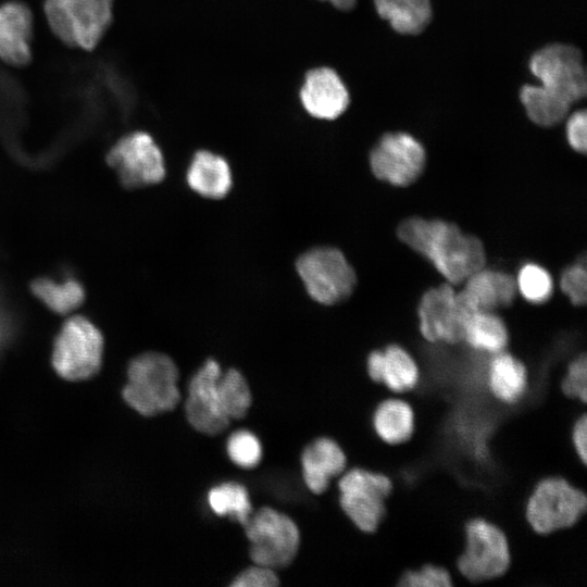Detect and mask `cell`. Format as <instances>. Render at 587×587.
<instances>
[{"instance_id": "cell-7", "label": "cell", "mask_w": 587, "mask_h": 587, "mask_svg": "<svg viewBox=\"0 0 587 587\" xmlns=\"http://www.w3.org/2000/svg\"><path fill=\"white\" fill-rule=\"evenodd\" d=\"M296 268L307 292L324 305L339 303L352 294L357 278L345 254L333 247H317L301 254Z\"/></svg>"}, {"instance_id": "cell-5", "label": "cell", "mask_w": 587, "mask_h": 587, "mask_svg": "<svg viewBox=\"0 0 587 587\" xmlns=\"http://www.w3.org/2000/svg\"><path fill=\"white\" fill-rule=\"evenodd\" d=\"M587 513V492L559 476L541 478L527 498L525 516L540 534L575 524Z\"/></svg>"}, {"instance_id": "cell-33", "label": "cell", "mask_w": 587, "mask_h": 587, "mask_svg": "<svg viewBox=\"0 0 587 587\" xmlns=\"http://www.w3.org/2000/svg\"><path fill=\"white\" fill-rule=\"evenodd\" d=\"M562 291L575 305L586 302L587 273L584 263H575L564 270L560 279Z\"/></svg>"}, {"instance_id": "cell-16", "label": "cell", "mask_w": 587, "mask_h": 587, "mask_svg": "<svg viewBox=\"0 0 587 587\" xmlns=\"http://www.w3.org/2000/svg\"><path fill=\"white\" fill-rule=\"evenodd\" d=\"M365 371L372 382L383 384L400 398L415 388L421 375L416 360L398 344L371 351Z\"/></svg>"}, {"instance_id": "cell-3", "label": "cell", "mask_w": 587, "mask_h": 587, "mask_svg": "<svg viewBox=\"0 0 587 587\" xmlns=\"http://www.w3.org/2000/svg\"><path fill=\"white\" fill-rule=\"evenodd\" d=\"M510 560L501 528L480 517L466 522L464 548L455 563L461 586H491L507 572Z\"/></svg>"}, {"instance_id": "cell-25", "label": "cell", "mask_w": 587, "mask_h": 587, "mask_svg": "<svg viewBox=\"0 0 587 587\" xmlns=\"http://www.w3.org/2000/svg\"><path fill=\"white\" fill-rule=\"evenodd\" d=\"M520 100L528 118L538 126L553 127L570 114L572 104L542 85H524Z\"/></svg>"}, {"instance_id": "cell-10", "label": "cell", "mask_w": 587, "mask_h": 587, "mask_svg": "<svg viewBox=\"0 0 587 587\" xmlns=\"http://www.w3.org/2000/svg\"><path fill=\"white\" fill-rule=\"evenodd\" d=\"M528 66L540 85L560 95L572 105L585 98L586 70L577 47L562 42L549 43L533 53Z\"/></svg>"}, {"instance_id": "cell-30", "label": "cell", "mask_w": 587, "mask_h": 587, "mask_svg": "<svg viewBox=\"0 0 587 587\" xmlns=\"http://www.w3.org/2000/svg\"><path fill=\"white\" fill-rule=\"evenodd\" d=\"M226 449L229 459L245 469L258 465L262 458L261 444L249 430L241 429L233 433L227 440Z\"/></svg>"}, {"instance_id": "cell-26", "label": "cell", "mask_w": 587, "mask_h": 587, "mask_svg": "<svg viewBox=\"0 0 587 587\" xmlns=\"http://www.w3.org/2000/svg\"><path fill=\"white\" fill-rule=\"evenodd\" d=\"M32 290L49 309L59 314L74 311L84 300V289L73 278L62 282L39 278L32 284Z\"/></svg>"}, {"instance_id": "cell-22", "label": "cell", "mask_w": 587, "mask_h": 587, "mask_svg": "<svg viewBox=\"0 0 587 587\" xmlns=\"http://www.w3.org/2000/svg\"><path fill=\"white\" fill-rule=\"evenodd\" d=\"M371 421L376 436L388 445L403 444L414 432L413 409L400 397H388L379 401Z\"/></svg>"}, {"instance_id": "cell-17", "label": "cell", "mask_w": 587, "mask_h": 587, "mask_svg": "<svg viewBox=\"0 0 587 587\" xmlns=\"http://www.w3.org/2000/svg\"><path fill=\"white\" fill-rule=\"evenodd\" d=\"M458 292L472 312L491 311L510 305L517 291L515 279L503 272L480 268L465 282Z\"/></svg>"}, {"instance_id": "cell-6", "label": "cell", "mask_w": 587, "mask_h": 587, "mask_svg": "<svg viewBox=\"0 0 587 587\" xmlns=\"http://www.w3.org/2000/svg\"><path fill=\"white\" fill-rule=\"evenodd\" d=\"M391 479L379 472L353 466L338 480L339 504L345 515L361 532L373 533L386 515Z\"/></svg>"}, {"instance_id": "cell-32", "label": "cell", "mask_w": 587, "mask_h": 587, "mask_svg": "<svg viewBox=\"0 0 587 587\" xmlns=\"http://www.w3.org/2000/svg\"><path fill=\"white\" fill-rule=\"evenodd\" d=\"M397 587H454L450 572L440 565L423 564L419 569L405 571Z\"/></svg>"}, {"instance_id": "cell-27", "label": "cell", "mask_w": 587, "mask_h": 587, "mask_svg": "<svg viewBox=\"0 0 587 587\" xmlns=\"http://www.w3.org/2000/svg\"><path fill=\"white\" fill-rule=\"evenodd\" d=\"M208 501L217 515H230L242 526L252 513L248 490L238 483L228 482L213 487L208 494Z\"/></svg>"}, {"instance_id": "cell-2", "label": "cell", "mask_w": 587, "mask_h": 587, "mask_svg": "<svg viewBox=\"0 0 587 587\" xmlns=\"http://www.w3.org/2000/svg\"><path fill=\"white\" fill-rule=\"evenodd\" d=\"M178 370L174 361L161 352H146L128 365L123 398L138 413L152 416L173 410L180 398Z\"/></svg>"}, {"instance_id": "cell-37", "label": "cell", "mask_w": 587, "mask_h": 587, "mask_svg": "<svg viewBox=\"0 0 587 587\" xmlns=\"http://www.w3.org/2000/svg\"><path fill=\"white\" fill-rule=\"evenodd\" d=\"M321 1L329 2L334 8L340 11H350L357 4V0H321Z\"/></svg>"}, {"instance_id": "cell-31", "label": "cell", "mask_w": 587, "mask_h": 587, "mask_svg": "<svg viewBox=\"0 0 587 587\" xmlns=\"http://www.w3.org/2000/svg\"><path fill=\"white\" fill-rule=\"evenodd\" d=\"M561 391L571 399L587 403V358L580 352L572 358L561 379Z\"/></svg>"}, {"instance_id": "cell-24", "label": "cell", "mask_w": 587, "mask_h": 587, "mask_svg": "<svg viewBox=\"0 0 587 587\" xmlns=\"http://www.w3.org/2000/svg\"><path fill=\"white\" fill-rule=\"evenodd\" d=\"M463 342L472 350L495 354L509 345L508 328L498 315L491 311H476L469 316Z\"/></svg>"}, {"instance_id": "cell-13", "label": "cell", "mask_w": 587, "mask_h": 587, "mask_svg": "<svg viewBox=\"0 0 587 587\" xmlns=\"http://www.w3.org/2000/svg\"><path fill=\"white\" fill-rule=\"evenodd\" d=\"M426 153L423 145L404 132L387 133L370 153L373 174L394 186H409L423 173Z\"/></svg>"}, {"instance_id": "cell-28", "label": "cell", "mask_w": 587, "mask_h": 587, "mask_svg": "<svg viewBox=\"0 0 587 587\" xmlns=\"http://www.w3.org/2000/svg\"><path fill=\"white\" fill-rule=\"evenodd\" d=\"M218 383L229 420L243 417L251 404L250 388L243 375L236 369H229L222 372Z\"/></svg>"}, {"instance_id": "cell-15", "label": "cell", "mask_w": 587, "mask_h": 587, "mask_svg": "<svg viewBox=\"0 0 587 587\" xmlns=\"http://www.w3.org/2000/svg\"><path fill=\"white\" fill-rule=\"evenodd\" d=\"M299 97L309 115L325 121L339 117L350 103L345 83L338 73L328 66L314 67L307 72Z\"/></svg>"}, {"instance_id": "cell-8", "label": "cell", "mask_w": 587, "mask_h": 587, "mask_svg": "<svg viewBox=\"0 0 587 587\" xmlns=\"http://www.w3.org/2000/svg\"><path fill=\"white\" fill-rule=\"evenodd\" d=\"M251 542L250 558L254 564L273 570L289 565L300 545L296 523L286 514L263 507L243 525Z\"/></svg>"}, {"instance_id": "cell-9", "label": "cell", "mask_w": 587, "mask_h": 587, "mask_svg": "<svg viewBox=\"0 0 587 587\" xmlns=\"http://www.w3.org/2000/svg\"><path fill=\"white\" fill-rule=\"evenodd\" d=\"M103 339L99 329L83 316L68 319L60 329L52 352L57 373L68 380H83L100 369Z\"/></svg>"}, {"instance_id": "cell-4", "label": "cell", "mask_w": 587, "mask_h": 587, "mask_svg": "<svg viewBox=\"0 0 587 587\" xmlns=\"http://www.w3.org/2000/svg\"><path fill=\"white\" fill-rule=\"evenodd\" d=\"M113 0H45L43 11L54 35L64 43L92 50L112 21Z\"/></svg>"}, {"instance_id": "cell-14", "label": "cell", "mask_w": 587, "mask_h": 587, "mask_svg": "<svg viewBox=\"0 0 587 587\" xmlns=\"http://www.w3.org/2000/svg\"><path fill=\"white\" fill-rule=\"evenodd\" d=\"M221 374L220 364L214 359L207 360L190 379L185 403L190 425L211 436L222 433L230 423L218 383Z\"/></svg>"}, {"instance_id": "cell-21", "label": "cell", "mask_w": 587, "mask_h": 587, "mask_svg": "<svg viewBox=\"0 0 587 587\" xmlns=\"http://www.w3.org/2000/svg\"><path fill=\"white\" fill-rule=\"evenodd\" d=\"M186 179L196 193L210 199L225 197L233 183L228 162L209 150H199L193 154Z\"/></svg>"}, {"instance_id": "cell-20", "label": "cell", "mask_w": 587, "mask_h": 587, "mask_svg": "<svg viewBox=\"0 0 587 587\" xmlns=\"http://www.w3.org/2000/svg\"><path fill=\"white\" fill-rule=\"evenodd\" d=\"M301 464L307 487L313 494L320 495L328 488L332 478L340 476L346 471L348 460L335 440L322 437L303 450Z\"/></svg>"}, {"instance_id": "cell-11", "label": "cell", "mask_w": 587, "mask_h": 587, "mask_svg": "<svg viewBox=\"0 0 587 587\" xmlns=\"http://www.w3.org/2000/svg\"><path fill=\"white\" fill-rule=\"evenodd\" d=\"M417 313L419 328L426 341L457 345L463 342L465 324L473 312L448 283L427 290L420 301Z\"/></svg>"}, {"instance_id": "cell-36", "label": "cell", "mask_w": 587, "mask_h": 587, "mask_svg": "<svg viewBox=\"0 0 587 587\" xmlns=\"http://www.w3.org/2000/svg\"><path fill=\"white\" fill-rule=\"evenodd\" d=\"M571 440L577 455L587 465V412L574 422L571 430Z\"/></svg>"}, {"instance_id": "cell-12", "label": "cell", "mask_w": 587, "mask_h": 587, "mask_svg": "<svg viewBox=\"0 0 587 587\" xmlns=\"http://www.w3.org/2000/svg\"><path fill=\"white\" fill-rule=\"evenodd\" d=\"M108 162L125 187L137 188L160 183L165 176L161 149L145 132L122 137L109 151Z\"/></svg>"}, {"instance_id": "cell-34", "label": "cell", "mask_w": 587, "mask_h": 587, "mask_svg": "<svg viewBox=\"0 0 587 587\" xmlns=\"http://www.w3.org/2000/svg\"><path fill=\"white\" fill-rule=\"evenodd\" d=\"M279 579L271 567L254 564L241 572L230 584L233 587H275Z\"/></svg>"}, {"instance_id": "cell-23", "label": "cell", "mask_w": 587, "mask_h": 587, "mask_svg": "<svg viewBox=\"0 0 587 587\" xmlns=\"http://www.w3.org/2000/svg\"><path fill=\"white\" fill-rule=\"evenodd\" d=\"M377 14L401 35H419L432 21L430 0H373Z\"/></svg>"}, {"instance_id": "cell-18", "label": "cell", "mask_w": 587, "mask_h": 587, "mask_svg": "<svg viewBox=\"0 0 587 587\" xmlns=\"http://www.w3.org/2000/svg\"><path fill=\"white\" fill-rule=\"evenodd\" d=\"M33 16L22 2L10 1L0 5V59L21 66L32 57L30 40Z\"/></svg>"}, {"instance_id": "cell-29", "label": "cell", "mask_w": 587, "mask_h": 587, "mask_svg": "<svg viewBox=\"0 0 587 587\" xmlns=\"http://www.w3.org/2000/svg\"><path fill=\"white\" fill-rule=\"evenodd\" d=\"M515 282L520 294L532 303H544L550 299L553 291L550 274L535 263L523 265Z\"/></svg>"}, {"instance_id": "cell-19", "label": "cell", "mask_w": 587, "mask_h": 587, "mask_svg": "<svg viewBox=\"0 0 587 587\" xmlns=\"http://www.w3.org/2000/svg\"><path fill=\"white\" fill-rule=\"evenodd\" d=\"M528 384V369L516 355L503 350L489 357L486 386L494 399L515 405L526 396Z\"/></svg>"}, {"instance_id": "cell-35", "label": "cell", "mask_w": 587, "mask_h": 587, "mask_svg": "<svg viewBox=\"0 0 587 587\" xmlns=\"http://www.w3.org/2000/svg\"><path fill=\"white\" fill-rule=\"evenodd\" d=\"M566 138L569 145L577 152L587 149V114L586 110H577L566 116Z\"/></svg>"}, {"instance_id": "cell-1", "label": "cell", "mask_w": 587, "mask_h": 587, "mask_svg": "<svg viewBox=\"0 0 587 587\" xmlns=\"http://www.w3.org/2000/svg\"><path fill=\"white\" fill-rule=\"evenodd\" d=\"M399 238L425 257L451 285L465 282L486 261L482 241L441 220L410 217L398 227Z\"/></svg>"}]
</instances>
